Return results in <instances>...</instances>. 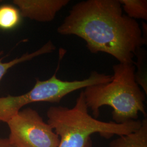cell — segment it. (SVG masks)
I'll use <instances>...</instances> for the list:
<instances>
[{"label": "cell", "instance_id": "6da1fadb", "mask_svg": "<svg viewBox=\"0 0 147 147\" xmlns=\"http://www.w3.org/2000/svg\"><path fill=\"white\" fill-rule=\"evenodd\" d=\"M57 31L86 42L92 53H104L120 63L134 64L137 50L147 45L141 27L123 14L119 0H87L73 6Z\"/></svg>", "mask_w": 147, "mask_h": 147}, {"label": "cell", "instance_id": "52a82bcc", "mask_svg": "<svg viewBox=\"0 0 147 147\" xmlns=\"http://www.w3.org/2000/svg\"><path fill=\"white\" fill-rule=\"evenodd\" d=\"M109 147H147V120L142 121L140 127L128 134L118 136Z\"/></svg>", "mask_w": 147, "mask_h": 147}, {"label": "cell", "instance_id": "30bf717a", "mask_svg": "<svg viewBox=\"0 0 147 147\" xmlns=\"http://www.w3.org/2000/svg\"><path fill=\"white\" fill-rule=\"evenodd\" d=\"M123 11L133 19L147 20V0H119Z\"/></svg>", "mask_w": 147, "mask_h": 147}, {"label": "cell", "instance_id": "8992f818", "mask_svg": "<svg viewBox=\"0 0 147 147\" xmlns=\"http://www.w3.org/2000/svg\"><path fill=\"white\" fill-rule=\"evenodd\" d=\"M70 2L69 0H14L13 4L23 18L47 22L54 20L58 11Z\"/></svg>", "mask_w": 147, "mask_h": 147}, {"label": "cell", "instance_id": "8fae6325", "mask_svg": "<svg viewBox=\"0 0 147 147\" xmlns=\"http://www.w3.org/2000/svg\"><path fill=\"white\" fill-rule=\"evenodd\" d=\"M137 57L136 62H134L135 68V78L137 84L141 86L146 94H147V54L142 48L138 49L135 53Z\"/></svg>", "mask_w": 147, "mask_h": 147}, {"label": "cell", "instance_id": "7c38bea8", "mask_svg": "<svg viewBox=\"0 0 147 147\" xmlns=\"http://www.w3.org/2000/svg\"><path fill=\"white\" fill-rule=\"evenodd\" d=\"M0 147H14L9 141L8 138L0 137Z\"/></svg>", "mask_w": 147, "mask_h": 147}, {"label": "cell", "instance_id": "5b68a950", "mask_svg": "<svg viewBox=\"0 0 147 147\" xmlns=\"http://www.w3.org/2000/svg\"><path fill=\"white\" fill-rule=\"evenodd\" d=\"M6 123L14 147H58V136L35 110H21Z\"/></svg>", "mask_w": 147, "mask_h": 147}, {"label": "cell", "instance_id": "277c9868", "mask_svg": "<svg viewBox=\"0 0 147 147\" xmlns=\"http://www.w3.org/2000/svg\"><path fill=\"white\" fill-rule=\"evenodd\" d=\"M64 53L60 50L58 67L55 74L47 80L37 79L32 89L25 94L0 97V122L7 123L25 106L38 102L59 103L66 95L90 86L109 82L112 75H106L93 71L89 77L82 80L63 81L57 78L61 61Z\"/></svg>", "mask_w": 147, "mask_h": 147}, {"label": "cell", "instance_id": "9c48e42d", "mask_svg": "<svg viewBox=\"0 0 147 147\" xmlns=\"http://www.w3.org/2000/svg\"><path fill=\"white\" fill-rule=\"evenodd\" d=\"M21 14L14 5H0V30L9 31L16 28L20 24Z\"/></svg>", "mask_w": 147, "mask_h": 147}, {"label": "cell", "instance_id": "3957f363", "mask_svg": "<svg viewBox=\"0 0 147 147\" xmlns=\"http://www.w3.org/2000/svg\"><path fill=\"white\" fill-rule=\"evenodd\" d=\"M47 117V123L59 138L58 147H92L90 136L94 134L105 137L124 135L136 130L142 124L138 120L122 124L98 120L89 115L83 91L72 108L51 106Z\"/></svg>", "mask_w": 147, "mask_h": 147}, {"label": "cell", "instance_id": "ba28073f", "mask_svg": "<svg viewBox=\"0 0 147 147\" xmlns=\"http://www.w3.org/2000/svg\"><path fill=\"white\" fill-rule=\"evenodd\" d=\"M56 50V47L51 41L47 42L44 44L42 47L37 50L36 51L32 53H26L24 54L22 56L19 58H15L8 62H2V58H0V81L2 78L5 76L8 70L11 67H14L18 64L26 62L27 61L31 60L33 58H35L39 56L44 55L46 53H53ZM3 51L0 52V56L2 55Z\"/></svg>", "mask_w": 147, "mask_h": 147}, {"label": "cell", "instance_id": "7a4b0ae2", "mask_svg": "<svg viewBox=\"0 0 147 147\" xmlns=\"http://www.w3.org/2000/svg\"><path fill=\"white\" fill-rule=\"evenodd\" d=\"M113 70L111 81L90 86L83 91L94 117H99L100 107L105 105L112 108V119L118 124L137 121L140 112L146 116V94L135 80V65L119 63Z\"/></svg>", "mask_w": 147, "mask_h": 147}]
</instances>
